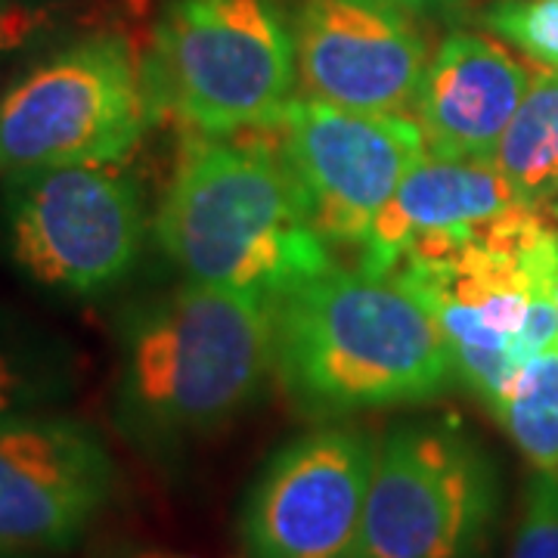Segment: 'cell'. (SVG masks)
<instances>
[{
	"mask_svg": "<svg viewBox=\"0 0 558 558\" xmlns=\"http://www.w3.org/2000/svg\"><path fill=\"white\" fill-rule=\"evenodd\" d=\"M116 490L119 465L94 425L50 410L0 422V549L78 546Z\"/></svg>",
	"mask_w": 558,
	"mask_h": 558,
	"instance_id": "8fae6325",
	"label": "cell"
},
{
	"mask_svg": "<svg viewBox=\"0 0 558 558\" xmlns=\"http://www.w3.org/2000/svg\"><path fill=\"white\" fill-rule=\"evenodd\" d=\"M153 230L186 279L267 301L332 267L270 140L193 134Z\"/></svg>",
	"mask_w": 558,
	"mask_h": 558,
	"instance_id": "3957f363",
	"label": "cell"
},
{
	"mask_svg": "<svg viewBox=\"0 0 558 558\" xmlns=\"http://www.w3.org/2000/svg\"><path fill=\"white\" fill-rule=\"evenodd\" d=\"M512 205H519V196L494 161L444 159L425 153L373 220L369 236L360 245V267L391 274L410 242L472 233Z\"/></svg>",
	"mask_w": 558,
	"mask_h": 558,
	"instance_id": "5bb4252c",
	"label": "cell"
},
{
	"mask_svg": "<svg viewBox=\"0 0 558 558\" xmlns=\"http://www.w3.org/2000/svg\"><path fill=\"white\" fill-rule=\"evenodd\" d=\"M87 0H0V57L53 40L84 16Z\"/></svg>",
	"mask_w": 558,
	"mask_h": 558,
	"instance_id": "ffe728a7",
	"label": "cell"
},
{
	"mask_svg": "<svg viewBox=\"0 0 558 558\" xmlns=\"http://www.w3.org/2000/svg\"><path fill=\"white\" fill-rule=\"evenodd\" d=\"M274 373L304 418L440 398L457 376L435 314L395 274L329 267L270 301Z\"/></svg>",
	"mask_w": 558,
	"mask_h": 558,
	"instance_id": "7a4b0ae2",
	"label": "cell"
},
{
	"mask_svg": "<svg viewBox=\"0 0 558 558\" xmlns=\"http://www.w3.org/2000/svg\"><path fill=\"white\" fill-rule=\"evenodd\" d=\"M0 558H47L44 553H10V549H0Z\"/></svg>",
	"mask_w": 558,
	"mask_h": 558,
	"instance_id": "603a6c76",
	"label": "cell"
},
{
	"mask_svg": "<svg viewBox=\"0 0 558 558\" xmlns=\"http://www.w3.org/2000/svg\"><path fill=\"white\" fill-rule=\"evenodd\" d=\"M270 373V301L186 279L121 319L112 418L143 457L178 462L233 425Z\"/></svg>",
	"mask_w": 558,
	"mask_h": 558,
	"instance_id": "6da1fadb",
	"label": "cell"
},
{
	"mask_svg": "<svg viewBox=\"0 0 558 558\" xmlns=\"http://www.w3.org/2000/svg\"><path fill=\"white\" fill-rule=\"evenodd\" d=\"M494 416L534 469H558V348L524 360Z\"/></svg>",
	"mask_w": 558,
	"mask_h": 558,
	"instance_id": "e0dca14e",
	"label": "cell"
},
{
	"mask_svg": "<svg viewBox=\"0 0 558 558\" xmlns=\"http://www.w3.org/2000/svg\"><path fill=\"white\" fill-rule=\"evenodd\" d=\"M509 558H558V469H534L524 481Z\"/></svg>",
	"mask_w": 558,
	"mask_h": 558,
	"instance_id": "d6986e66",
	"label": "cell"
},
{
	"mask_svg": "<svg viewBox=\"0 0 558 558\" xmlns=\"http://www.w3.org/2000/svg\"><path fill=\"white\" fill-rule=\"evenodd\" d=\"M395 3L407 7L416 16H447V13L457 10L462 0H395Z\"/></svg>",
	"mask_w": 558,
	"mask_h": 558,
	"instance_id": "7402d4cb",
	"label": "cell"
},
{
	"mask_svg": "<svg viewBox=\"0 0 558 558\" xmlns=\"http://www.w3.org/2000/svg\"><path fill=\"white\" fill-rule=\"evenodd\" d=\"M78 388L72 344L0 314V422L57 407Z\"/></svg>",
	"mask_w": 558,
	"mask_h": 558,
	"instance_id": "9a60e30c",
	"label": "cell"
},
{
	"mask_svg": "<svg viewBox=\"0 0 558 558\" xmlns=\"http://www.w3.org/2000/svg\"><path fill=\"white\" fill-rule=\"evenodd\" d=\"M494 165L519 202L553 205L558 199V72H534L531 87L499 137Z\"/></svg>",
	"mask_w": 558,
	"mask_h": 558,
	"instance_id": "2e32d148",
	"label": "cell"
},
{
	"mask_svg": "<svg viewBox=\"0 0 558 558\" xmlns=\"http://www.w3.org/2000/svg\"><path fill=\"white\" fill-rule=\"evenodd\" d=\"M87 558H174L168 556L165 549H156V546H146V543H137V539L116 537L106 539V543H97L94 553Z\"/></svg>",
	"mask_w": 558,
	"mask_h": 558,
	"instance_id": "44dd1931",
	"label": "cell"
},
{
	"mask_svg": "<svg viewBox=\"0 0 558 558\" xmlns=\"http://www.w3.org/2000/svg\"><path fill=\"white\" fill-rule=\"evenodd\" d=\"M267 134L311 227L332 245H363L403 174L428 149L410 116L354 112L311 94H295Z\"/></svg>",
	"mask_w": 558,
	"mask_h": 558,
	"instance_id": "9c48e42d",
	"label": "cell"
},
{
	"mask_svg": "<svg viewBox=\"0 0 558 558\" xmlns=\"http://www.w3.org/2000/svg\"><path fill=\"white\" fill-rule=\"evenodd\" d=\"M295 81V32L274 0H168L143 60L153 116L205 137L270 131Z\"/></svg>",
	"mask_w": 558,
	"mask_h": 558,
	"instance_id": "5b68a950",
	"label": "cell"
},
{
	"mask_svg": "<svg viewBox=\"0 0 558 558\" xmlns=\"http://www.w3.org/2000/svg\"><path fill=\"white\" fill-rule=\"evenodd\" d=\"M391 274L435 314L457 381L497 413L524 366L527 307L556 292L558 230L543 208L519 202L472 233L422 236Z\"/></svg>",
	"mask_w": 558,
	"mask_h": 558,
	"instance_id": "277c9868",
	"label": "cell"
},
{
	"mask_svg": "<svg viewBox=\"0 0 558 558\" xmlns=\"http://www.w3.org/2000/svg\"><path fill=\"white\" fill-rule=\"evenodd\" d=\"M556 311H558V282H556ZM556 348H558V336H556Z\"/></svg>",
	"mask_w": 558,
	"mask_h": 558,
	"instance_id": "cb8c5ba5",
	"label": "cell"
},
{
	"mask_svg": "<svg viewBox=\"0 0 558 558\" xmlns=\"http://www.w3.org/2000/svg\"><path fill=\"white\" fill-rule=\"evenodd\" d=\"M553 211H556V218H558V199L553 202Z\"/></svg>",
	"mask_w": 558,
	"mask_h": 558,
	"instance_id": "d4e9b609",
	"label": "cell"
},
{
	"mask_svg": "<svg viewBox=\"0 0 558 558\" xmlns=\"http://www.w3.org/2000/svg\"><path fill=\"white\" fill-rule=\"evenodd\" d=\"M502 512L494 453L459 418L379 438L357 558H484Z\"/></svg>",
	"mask_w": 558,
	"mask_h": 558,
	"instance_id": "8992f818",
	"label": "cell"
},
{
	"mask_svg": "<svg viewBox=\"0 0 558 558\" xmlns=\"http://www.w3.org/2000/svg\"><path fill=\"white\" fill-rule=\"evenodd\" d=\"M416 20L395 0H304L292 28L304 94L354 112L413 106L432 60Z\"/></svg>",
	"mask_w": 558,
	"mask_h": 558,
	"instance_id": "7c38bea8",
	"label": "cell"
},
{
	"mask_svg": "<svg viewBox=\"0 0 558 558\" xmlns=\"http://www.w3.org/2000/svg\"><path fill=\"white\" fill-rule=\"evenodd\" d=\"M531 87V72L497 40L457 32L440 40L422 75L413 119L428 153L444 159L494 161L499 137Z\"/></svg>",
	"mask_w": 558,
	"mask_h": 558,
	"instance_id": "4fadbf2b",
	"label": "cell"
},
{
	"mask_svg": "<svg viewBox=\"0 0 558 558\" xmlns=\"http://www.w3.org/2000/svg\"><path fill=\"white\" fill-rule=\"evenodd\" d=\"M379 440L319 425L264 462L242 502L245 558H357Z\"/></svg>",
	"mask_w": 558,
	"mask_h": 558,
	"instance_id": "30bf717a",
	"label": "cell"
},
{
	"mask_svg": "<svg viewBox=\"0 0 558 558\" xmlns=\"http://www.w3.org/2000/svg\"><path fill=\"white\" fill-rule=\"evenodd\" d=\"M484 25L543 69L558 72V0H494Z\"/></svg>",
	"mask_w": 558,
	"mask_h": 558,
	"instance_id": "ac0fdd59",
	"label": "cell"
},
{
	"mask_svg": "<svg viewBox=\"0 0 558 558\" xmlns=\"http://www.w3.org/2000/svg\"><path fill=\"white\" fill-rule=\"evenodd\" d=\"M153 121L143 60L119 32H94L35 62L0 97V178L124 161Z\"/></svg>",
	"mask_w": 558,
	"mask_h": 558,
	"instance_id": "ba28073f",
	"label": "cell"
},
{
	"mask_svg": "<svg viewBox=\"0 0 558 558\" xmlns=\"http://www.w3.org/2000/svg\"><path fill=\"white\" fill-rule=\"evenodd\" d=\"M0 180L3 245L35 286L97 299L137 267L149 215L143 186L124 161L53 165Z\"/></svg>",
	"mask_w": 558,
	"mask_h": 558,
	"instance_id": "52a82bcc",
	"label": "cell"
}]
</instances>
